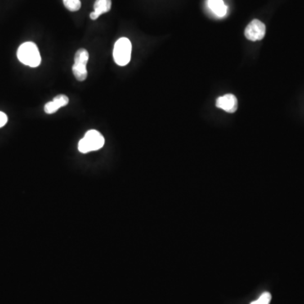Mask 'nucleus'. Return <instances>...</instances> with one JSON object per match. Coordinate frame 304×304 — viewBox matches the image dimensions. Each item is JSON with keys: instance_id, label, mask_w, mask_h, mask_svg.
Here are the masks:
<instances>
[{"instance_id": "obj_2", "label": "nucleus", "mask_w": 304, "mask_h": 304, "mask_svg": "<svg viewBox=\"0 0 304 304\" xmlns=\"http://www.w3.org/2000/svg\"><path fill=\"white\" fill-rule=\"evenodd\" d=\"M105 143L104 137L96 130H89L86 133L82 140H80L78 149L81 153H88V152L98 150L103 148Z\"/></svg>"}, {"instance_id": "obj_7", "label": "nucleus", "mask_w": 304, "mask_h": 304, "mask_svg": "<svg viewBox=\"0 0 304 304\" xmlns=\"http://www.w3.org/2000/svg\"><path fill=\"white\" fill-rule=\"evenodd\" d=\"M68 104H69V97L61 94V95L57 96L53 101L47 103L44 106L45 113L47 114H53V113H56L59 108H63Z\"/></svg>"}, {"instance_id": "obj_9", "label": "nucleus", "mask_w": 304, "mask_h": 304, "mask_svg": "<svg viewBox=\"0 0 304 304\" xmlns=\"http://www.w3.org/2000/svg\"><path fill=\"white\" fill-rule=\"evenodd\" d=\"M208 7L218 17H224L227 12V7L223 0H208Z\"/></svg>"}, {"instance_id": "obj_8", "label": "nucleus", "mask_w": 304, "mask_h": 304, "mask_svg": "<svg viewBox=\"0 0 304 304\" xmlns=\"http://www.w3.org/2000/svg\"><path fill=\"white\" fill-rule=\"evenodd\" d=\"M112 7V0H96L94 4V11L91 13V20H96L100 15L108 13Z\"/></svg>"}, {"instance_id": "obj_4", "label": "nucleus", "mask_w": 304, "mask_h": 304, "mask_svg": "<svg viewBox=\"0 0 304 304\" xmlns=\"http://www.w3.org/2000/svg\"><path fill=\"white\" fill-rule=\"evenodd\" d=\"M89 53L87 50L81 48L76 52L74 56V64L72 67V71L76 80L84 81L87 78L88 73L86 69V64L88 63Z\"/></svg>"}, {"instance_id": "obj_6", "label": "nucleus", "mask_w": 304, "mask_h": 304, "mask_svg": "<svg viewBox=\"0 0 304 304\" xmlns=\"http://www.w3.org/2000/svg\"><path fill=\"white\" fill-rule=\"evenodd\" d=\"M216 105L217 108L227 113H235L238 110V100L233 94H226L216 100Z\"/></svg>"}, {"instance_id": "obj_1", "label": "nucleus", "mask_w": 304, "mask_h": 304, "mask_svg": "<svg viewBox=\"0 0 304 304\" xmlns=\"http://www.w3.org/2000/svg\"><path fill=\"white\" fill-rule=\"evenodd\" d=\"M17 58L20 62L27 66L36 68L42 63V58L37 45L34 42H27L18 48Z\"/></svg>"}, {"instance_id": "obj_11", "label": "nucleus", "mask_w": 304, "mask_h": 304, "mask_svg": "<svg viewBox=\"0 0 304 304\" xmlns=\"http://www.w3.org/2000/svg\"><path fill=\"white\" fill-rule=\"evenodd\" d=\"M271 301V294L270 292H263L257 300H255L250 304H270Z\"/></svg>"}, {"instance_id": "obj_10", "label": "nucleus", "mask_w": 304, "mask_h": 304, "mask_svg": "<svg viewBox=\"0 0 304 304\" xmlns=\"http://www.w3.org/2000/svg\"><path fill=\"white\" fill-rule=\"evenodd\" d=\"M64 7L69 11H78L81 8V0H63Z\"/></svg>"}, {"instance_id": "obj_5", "label": "nucleus", "mask_w": 304, "mask_h": 304, "mask_svg": "<svg viewBox=\"0 0 304 304\" xmlns=\"http://www.w3.org/2000/svg\"><path fill=\"white\" fill-rule=\"evenodd\" d=\"M266 28L264 23L259 20H254L248 24L245 29V37L247 39L256 42L262 40L265 36Z\"/></svg>"}, {"instance_id": "obj_3", "label": "nucleus", "mask_w": 304, "mask_h": 304, "mask_svg": "<svg viewBox=\"0 0 304 304\" xmlns=\"http://www.w3.org/2000/svg\"><path fill=\"white\" fill-rule=\"evenodd\" d=\"M132 44L126 37H122L115 42L113 48V59L119 66H125L131 59Z\"/></svg>"}, {"instance_id": "obj_12", "label": "nucleus", "mask_w": 304, "mask_h": 304, "mask_svg": "<svg viewBox=\"0 0 304 304\" xmlns=\"http://www.w3.org/2000/svg\"><path fill=\"white\" fill-rule=\"evenodd\" d=\"M8 122V117L5 113L0 112V128L5 126Z\"/></svg>"}]
</instances>
